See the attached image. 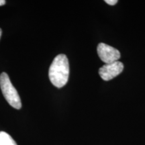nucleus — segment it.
Segmentation results:
<instances>
[{"label": "nucleus", "mask_w": 145, "mask_h": 145, "mask_svg": "<svg viewBox=\"0 0 145 145\" xmlns=\"http://www.w3.org/2000/svg\"><path fill=\"white\" fill-rule=\"evenodd\" d=\"M50 82L57 88H61L67 83L69 76V64L65 54H59L52 61L48 72Z\"/></svg>", "instance_id": "obj_1"}, {"label": "nucleus", "mask_w": 145, "mask_h": 145, "mask_svg": "<svg viewBox=\"0 0 145 145\" xmlns=\"http://www.w3.org/2000/svg\"><path fill=\"white\" fill-rule=\"evenodd\" d=\"M0 87L3 95L9 104L13 108L20 110L22 108L20 97L6 72H2L0 75Z\"/></svg>", "instance_id": "obj_2"}, {"label": "nucleus", "mask_w": 145, "mask_h": 145, "mask_svg": "<svg viewBox=\"0 0 145 145\" xmlns=\"http://www.w3.org/2000/svg\"><path fill=\"white\" fill-rule=\"evenodd\" d=\"M99 57L106 64L118 61L120 53L118 50L105 43H99L97 48Z\"/></svg>", "instance_id": "obj_3"}, {"label": "nucleus", "mask_w": 145, "mask_h": 145, "mask_svg": "<svg viewBox=\"0 0 145 145\" xmlns=\"http://www.w3.org/2000/svg\"><path fill=\"white\" fill-rule=\"evenodd\" d=\"M123 70L124 65L118 61L104 65L99 69V74L103 80L110 81L120 75Z\"/></svg>", "instance_id": "obj_4"}, {"label": "nucleus", "mask_w": 145, "mask_h": 145, "mask_svg": "<svg viewBox=\"0 0 145 145\" xmlns=\"http://www.w3.org/2000/svg\"><path fill=\"white\" fill-rule=\"evenodd\" d=\"M0 145H17V144L8 133L0 132Z\"/></svg>", "instance_id": "obj_5"}, {"label": "nucleus", "mask_w": 145, "mask_h": 145, "mask_svg": "<svg viewBox=\"0 0 145 145\" xmlns=\"http://www.w3.org/2000/svg\"><path fill=\"white\" fill-rule=\"evenodd\" d=\"M105 2H106V3H108V5H114L116 4V3H118V1L117 0H106V1H105Z\"/></svg>", "instance_id": "obj_6"}, {"label": "nucleus", "mask_w": 145, "mask_h": 145, "mask_svg": "<svg viewBox=\"0 0 145 145\" xmlns=\"http://www.w3.org/2000/svg\"><path fill=\"white\" fill-rule=\"evenodd\" d=\"M5 3V1L4 0H0V5H3Z\"/></svg>", "instance_id": "obj_7"}, {"label": "nucleus", "mask_w": 145, "mask_h": 145, "mask_svg": "<svg viewBox=\"0 0 145 145\" xmlns=\"http://www.w3.org/2000/svg\"><path fill=\"white\" fill-rule=\"evenodd\" d=\"M1 34H2V31H1V29L0 28V39H1Z\"/></svg>", "instance_id": "obj_8"}]
</instances>
